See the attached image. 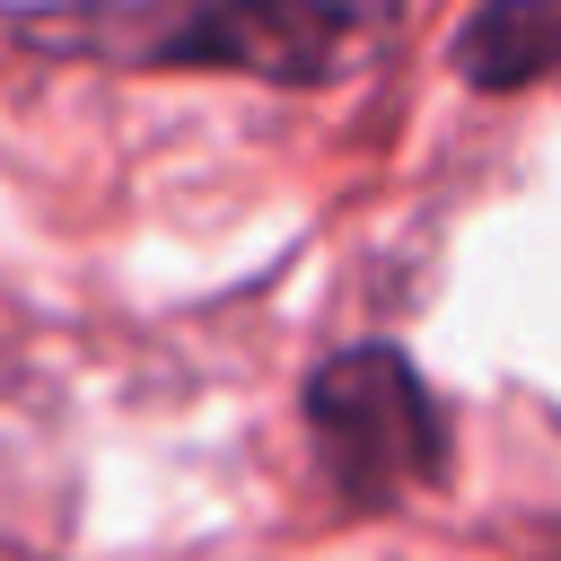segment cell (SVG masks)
<instances>
[{
    "instance_id": "1",
    "label": "cell",
    "mask_w": 561,
    "mask_h": 561,
    "mask_svg": "<svg viewBox=\"0 0 561 561\" xmlns=\"http://www.w3.org/2000/svg\"><path fill=\"white\" fill-rule=\"evenodd\" d=\"M403 0H9L0 44L88 70H228L263 88L351 79Z\"/></svg>"
},
{
    "instance_id": "2",
    "label": "cell",
    "mask_w": 561,
    "mask_h": 561,
    "mask_svg": "<svg viewBox=\"0 0 561 561\" xmlns=\"http://www.w3.org/2000/svg\"><path fill=\"white\" fill-rule=\"evenodd\" d=\"M298 412H307L316 473L351 517H394L403 500L438 491L456 465V421H447L438 386L412 368V351H394V342L324 351Z\"/></svg>"
},
{
    "instance_id": "3",
    "label": "cell",
    "mask_w": 561,
    "mask_h": 561,
    "mask_svg": "<svg viewBox=\"0 0 561 561\" xmlns=\"http://www.w3.org/2000/svg\"><path fill=\"white\" fill-rule=\"evenodd\" d=\"M561 53V0H473V18L456 26L447 61L473 96H526L552 79Z\"/></svg>"
}]
</instances>
